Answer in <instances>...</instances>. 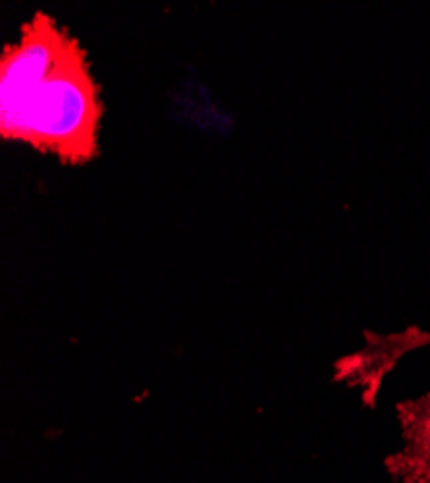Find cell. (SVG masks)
I'll return each mask as SVG.
<instances>
[{"label":"cell","instance_id":"6da1fadb","mask_svg":"<svg viewBox=\"0 0 430 483\" xmlns=\"http://www.w3.org/2000/svg\"><path fill=\"white\" fill-rule=\"evenodd\" d=\"M102 101L87 51L47 12L0 54V136L83 165L97 155Z\"/></svg>","mask_w":430,"mask_h":483},{"label":"cell","instance_id":"7a4b0ae2","mask_svg":"<svg viewBox=\"0 0 430 483\" xmlns=\"http://www.w3.org/2000/svg\"><path fill=\"white\" fill-rule=\"evenodd\" d=\"M403 448L384 466L395 483H430V393L395 406Z\"/></svg>","mask_w":430,"mask_h":483}]
</instances>
